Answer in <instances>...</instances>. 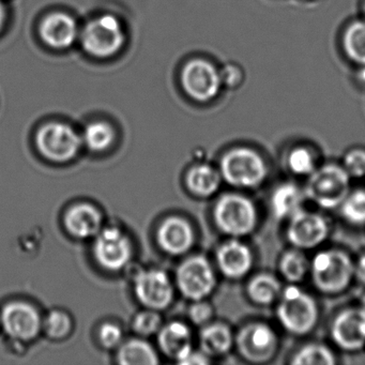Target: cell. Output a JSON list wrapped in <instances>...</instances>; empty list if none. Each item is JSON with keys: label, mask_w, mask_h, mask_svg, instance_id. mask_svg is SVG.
Here are the masks:
<instances>
[{"label": "cell", "mask_w": 365, "mask_h": 365, "mask_svg": "<svg viewBox=\"0 0 365 365\" xmlns=\"http://www.w3.org/2000/svg\"><path fill=\"white\" fill-rule=\"evenodd\" d=\"M309 274L322 294H337L347 289L354 277V262L341 250H324L314 256Z\"/></svg>", "instance_id": "cell-1"}, {"label": "cell", "mask_w": 365, "mask_h": 365, "mask_svg": "<svg viewBox=\"0 0 365 365\" xmlns=\"http://www.w3.org/2000/svg\"><path fill=\"white\" fill-rule=\"evenodd\" d=\"M318 307L311 294L296 284L282 290L277 307V317L287 332L305 335L315 328L318 322Z\"/></svg>", "instance_id": "cell-2"}, {"label": "cell", "mask_w": 365, "mask_h": 365, "mask_svg": "<svg viewBox=\"0 0 365 365\" xmlns=\"http://www.w3.org/2000/svg\"><path fill=\"white\" fill-rule=\"evenodd\" d=\"M217 228L230 238H242L252 234L257 225L255 204L247 196L227 193L217 200L213 209Z\"/></svg>", "instance_id": "cell-3"}, {"label": "cell", "mask_w": 365, "mask_h": 365, "mask_svg": "<svg viewBox=\"0 0 365 365\" xmlns=\"http://www.w3.org/2000/svg\"><path fill=\"white\" fill-rule=\"evenodd\" d=\"M220 173L222 178L239 189H255L268 176V166L264 158L251 148L232 149L221 160Z\"/></svg>", "instance_id": "cell-4"}, {"label": "cell", "mask_w": 365, "mask_h": 365, "mask_svg": "<svg viewBox=\"0 0 365 365\" xmlns=\"http://www.w3.org/2000/svg\"><path fill=\"white\" fill-rule=\"evenodd\" d=\"M349 185L350 176L343 166L327 164L309 175L304 193L307 200L330 210L341 206L349 194Z\"/></svg>", "instance_id": "cell-5"}, {"label": "cell", "mask_w": 365, "mask_h": 365, "mask_svg": "<svg viewBox=\"0 0 365 365\" xmlns=\"http://www.w3.org/2000/svg\"><path fill=\"white\" fill-rule=\"evenodd\" d=\"M125 42V33L118 19L108 14L89 22L82 33L83 48L97 58L114 56Z\"/></svg>", "instance_id": "cell-6"}, {"label": "cell", "mask_w": 365, "mask_h": 365, "mask_svg": "<svg viewBox=\"0 0 365 365\" xmlns=\"http://www.w3.org/2000/svg\"><path fill=\"white\" fill-rule=\"evenodd\" d=\"M239 354L250 363L262 364L273 359L279 349V337L264 322L245 324L235 337Z\"/></svg>", "instance_id": "cell-7"}, {"label": "cell", "mask_w": 365, "mask_h": 365, "mask_svg": "<svg viewBox=\"0 0 365 365\" xmlns=\"http://www.w3.org/2000/svg\"><path fill=\"white\" fill-rule=\"evenodd\" d=\"M36 143L38 150L46 159L65 163L78 155L82 138L69 125L51 123L40 128Z\"/></svg>", "instance_id": "cell-8"}, {"label": "cell", "mask_w": 365, "mask_h": 365, "mask_svg": "<svg viewBox=\"0 0 365 365\" xmlns=\"http://www.w3.org/2000/svg\"><path fill=\"white\" fill-rule=\"evenodd\" d=\"M177 286L185 298L193 301L212 294L217 285V277L209 260L196 255L185 259L179 266L176 277Z\"/></svg>", "instance_id": "cell-9"}, {"label": "cell", "mask_w": 365, "mask_h": 365, "mask_svg": "<svg viewBox=\"0 0 365 365\" xmlns=\"http://www.w3.org/2000/svg\"><path fill=\"white\" fill-rule=\"evenodd\" d=\"M329 232L330 226L324 215L301 209L288 220L286 237L292 247L304 251L322 245Z\"/></svg>", "instance_id": "cell-10"}, {"label": "cell", "mask_w": 365, "mask_h": 365, "mask_svg": "<svg viewBox=\"0 0 365 365\" xmlns=\"http://www.w3.org/2000/svg\"><path fill=\"white\" fill-rule=\"evenodd\" d=\"M93 251L98 264L108 271L121 270L127 267L133 256L131 240L116 227L100 230Z\"/></svg>", "instance_id": "cell-11"}, {"label": "cell", "mask_w": 365, "mask_h": 365, "mask_svg": "<svg viewBox=\"0 0 365 365\" xmlns=\"http://www.w3.org/2000/svg\"><path fill=\"white\" fill-rule=\"evenodd\" d=\"M221 83V76L217 69L211 63L200 59L190 61L181 74L183 89L196 101H210L217 97Z\"/></svg>", "instance_id": "cell-12"}, {"label": "cell", "mask_w": 365, "mask_h": 365, "mask_svg": "<svg viewBox=\"0 0 365 365\" xmlns=\"http://www.w3.org/2000/svg\"><path fill=\"white\" fill-rule=\"evenodd\" d=\"M136 298L150 309H166L174 298V286L170 277L162 270L142 271L134 279Z\"/></svg>", "instance_id": "cell-13"}, {"label": "cell", "mask_w": 365, "mask_h": 365, "mask_svg": "<svg viewBox=\"0 0 365 365\" xmlns=\"http://www.w3.org/2000/svg\"><path fill=\"white\" fill-rule=\"evenodd\" d=\"M335 345L346 351L365 347V307H350L339 312L330 329Z\"/></svg>", "instance_id": "cell-14"}, {"label": "cell", "mask_w": 365, "mask_h": 365, "mask_svg": "<svg viewBox=\"0 0 365 365\" xmlns=\"http://www.w3.org/2000/svg\"><path fill=\"white\" fill-rule=\"evenodd\" d=\"M0 322L12 339L29 341L35 339L41 328V318L33 305L14 302L6 305Z\"/></svg>", "instance_id": "cell-15"}, {"label": "cell", "mask_w": 365, "mask_h": 365, "mask_svg": "<svg viewBox=\"0 0 365 365\" xmlns=\"http://www.w3.org/2000/svg\"><path fill=\"white\" fill-rule=\"evenodd\" d=\"M217 262L224 277L230 279H243L253 268V252L242 241L232 238L217 250Z\"/></svg>", "instance_id": "cell-16"}, {"label": "cell", "mask_w": 365, "mask_h": 365, "mask_svg": "<svg viewBox=\"0 0 365 365\" xmlns=\"http://www.w3.org/2000/svg\"><path fill=\"white\" fill-rule=\"evenodd\" d=\"M158 242L166 253L181 255L190 251L194 243V230L187 220L170 217L158 230Z\"/></svg>", "instance_id": "cell-17"}, {"label": "cell", "mask_w": 365, "mask_h": 365, "mask_svg": "<svg viewBox=\"0 0 365 365\" xmlns=\"http://www.w3.org/2000/svg\"><path fill=\"white\" fill-rule=\"evenodd\" d=\"M40 37L46 46L57 50L70 48L78 38V25L68 14H50L40 25Z\"/></svg>", "instance_id": "cell-18"}, {"label": "cell", "mask_w": 365, "mask_h": 365, "mask_svg": "<svg viewBox=\"0 0 365 365\" xmlns=\"http://www.w3.org/2000/svg\"><path fill=\"white\" fill-rule=\"evenodd\" d=\"M63 223L71 236L91 238L97 236L101 230L102 215L93 205L78 204L67 211Z\"/></svg>", "instance_id": "cell-19"}, {"label": "cell", "mask_w": 365, "mask_h": 365, "mask_svg": "<svg viewBox=\"0 0 365 365\" xmlns=\"http://www.w3.org/2000/svg\"><path fill=\"white\" fill-rule=\"evenodd\" d=\"M159 345L166 356L181 362L193 350L191 331L182 322H170L160 329Z\"/></svg>", "instance_id": "cell-20"}, {"label": "cell", "mask_w": 365, "mask_h": 365, "mask_svg": "<svg viewBox=\"0 0 365 365\" xmlns=\"http://www.w3.org/2000/svg\"><path fill=\"white\" fill-rule=\"evenodd\" d=\"M304 191L292 182H285L275 187L271 194L270 208L277 220H289L292 215L303 209Z\"/></svg>", "instance_id": "cell-21"}, {"label": "cell", "mask_w": 365, "mask_h": 365, "mask_svg": "<svg viewBox=\"0 0 365 365\" xmlns=\"http://www.w3.org/2000/svg\"><path fill=\"white\" fill-rule=\"evenodd\" d=\"M202 352L208 356H224L232 349L235 343L234 334L225 324H207L200 337Z\"/></svg>", "instance_id": "cell-22"}, {"label": "cell", "mask_w": 365, "mask_h": 365, "mask_svg": "<svg viewBox=\"0 0 365 365\" xmlns=\"http://www.w3.org/2000/svg\"><path fill=\"white\" fill-rule=\"evenodd\" d=\"M221 181V173L207 164L194 166L187 175V189L200 197H209L217 193Z\"/></svg>", "instance_id": "cell-23"}, {"label": "cell", "mask_w": 365, "mask_h": 365, "mask_svg": "<svg viewBox=\"0 0 365 365\" xmlns=\"http://www.w3.org/2000/svg\"><path fill=\"white\" fill-rule=\"evenodd\" d=\"M281 282L274 275L259 273L250 279L247 294L250 300L257 305H270L279 300L282 294Z\"/></svg>", "instance_id": "cell-24"}, {"label": "cell", "mask_w": 365, "mask_h": 365, "mask_svg": "<svg viewBox=\"0 0 365 365\" xmlns=\"http://www.w3.org/2000/svg\"><path fill=\"white\" fill-rule=\"evenodd\" d=\"M311 262L307 259L302 250H288L279 262V270L284 279L290 284H298L305 279L309 273Z\"/></svg>", "instance_id": "cell-25"}, {"label": "cell", "mask_w": 365, "mask_h": 365, "mask_svg": "<svg viewBox=\"0 0 365 365\" xmlns=\"http://www.w3.org/2000/svg\"><path fill=\"white\" fill-rule=\"evenodd\" d=\"M118 361L123 365H155L159 362L155 349L140 339L123 344L118 351Z\"/></svg>", "instance_id": "cell-26"}, {"label": "cell", "mask_w": 365, "mask_h": 365, "mask_svg": "<svg viewBox=\"0 0 365 365\" xmlns=\"http://www.w3.org/2000/svg\"><path fill=\"white\" fill-rule=\"evenodd\" d=\"M290 363L294 365H332L336 363V359L332 350L326 345L311 343L302 346L292 356Z\"/></svg>", "instance_id": "cell-27"}, {"label": "cell", "mask_w": 365, "mask_h": 365, "mask_svg": "<svg viewBox=\"0 0 365 365\" xmlns=\"http://www.w3.org/2000/svg\"><path fill=\"white\" fill-rule=\"evenodd\" d=\"M115 140V131L106 123H93L87 125L82 142L93 153L108 150Z\"/></svg>", "instance_id": "cell-28"}, {"label": "cell", "mask_w": 365, "mask_h": 365, "mask_svg": "<svg viewBox=\"0 0 365 365\" xmlns=\"http://www.w3.org/2000/svg\"><path fill=\"white\" fill-rule=\"evenodd\" d=\"M346 52L356 63L365 65V23L356 22L345 34Z\"/></svg>", "instance_id": "cell-29"}, {"label": "cell", "mask_w": 365, "mask_h": 365, "mask_svg": "<svg viewBox=\"0 0 365 365\" xmlns=\"http://www.w3.org/2000/svg\"><path fill=\"white\" fill-rule=\"evenodd\" d=\"M344 219L352 225L365 224V190H356L348 194L341 206Z\"/></svg>", "instance_id": "cell-30"}, {"label": "cell", "mask_w": 365, "mask_h": 365, "mask_svg": "<svg viewBox=\"0 0 365 365\" xmlns=\"http://www.w3.org/2000/svg\"><path fill=\"white\" fill-rule=\"evenodd\" d=\"M287 166L297 176H309L316 170L315 158L305 147H297L288 155Z\"/></svg>", "instance_id": "cell-31"}, {"label": "cell", "mask_w": 365, "mask_h": 365, "mask_svg": "<svg viewBox=\"0 0 365 365\" xmlns=\"http://www.w3.org/2000/svg\"><path fill=\"white\" fill-rule=\"evenodd\" d=\"M44 327L46 333L53 339H63L71 331V318L65 312L54 311L46 317Z\"/></svg>", "instance_id": "cell-32"}, {"label": "cell", "mask_w": 365, "mask_h": 365, "mask_svg": "<svg viewBox=\"0 0 365 365\" xmlns=\"http://www.w3.org/2000/svg\"><path fill=\"white\" fill-rule=\"evenodd\" d=\"M162 318L155 309L140 312L134 318L133 328L142 335H151L161 329Z\"/></svg>", "instance_id": "cell-33"}, {"label": "cell", "mask_w": 365, "mask_h": 365, "mask_svg": "<svg viewBox=\"0 0 365 365\" xmlns=\"http://www.w3.org/2000/svg\"><path fill=\"white\" fill-rule=\"evenodd\" d=\"M344 168L350 177L363 178L365 177V150L354 149L344 158Z\"/></svg>", "instance_id": "cell-34"}, {"label": "cell", "mask_w": 365, "mask_h": 365, "mask_svg": "<svg viewBox=\"0 0 365 365\" xmlns=\"http://www.w3.org/2000/svg\"><path fill=\"white\" fill-rule=\"evenodd\" d=\"M99 339L104 347H117L123 341V331L117 324L106 322L100 327Z\"/></svg>", "instance_id": "cell-35"}, {"label": "cell", "mask_w": 365, "mask_h": 365, "mask_svg": "<svg viewBox=\"0 0 365 365\" xmlns=\"http://www.w3.org/2000/svg\"><path fill=\"white\" fill-rule=\"evenodd\" d=\"M212 314V307L208 303L198 300L195 301V303L190 307L189 317L193 324L202 326V324H206L210 322Z\"/></svg>", "instance_id": "cell-36"}, {"label": "cell", "mask_w": 365, "mask_h": 365, "mask_svg": "<svg viewBox=\"0 0 365 365\" xmlns=\"http://www.w3.org/2000/svg\"><path fill=\"white\" fill-rule=\"evenodd\" d=\"M207 354H205L204 352H195L192 350L182 361H181V364H207L209 362L208 359H207Z\"/></svg>", "instance_id": "cell-37"}, {"label": "cell", "mask_w": 365, "mask_h": 365, "mask_svg": "<svg viewBox=\"0 0 365 365\" xmlns=\"http://www.w3.org/2000/svg\"><path fill=\"white\" fill-rule=\"evenodd\" d=\"M354 277L365 288V253L359 257L358 262H354Z\"/></svg>", "instance_id": "cell-38"}, {"label": "cell", "mask_w": 365, "mask_h": 365, "mask_svg": "<svg viewBox=\"0 0 365 365\" xmlns=\"http://www.w3.org/2000/svg\"><path fill=\"white\" fill-rule=\"evenodd\" d=\"M6 21V8L3 1L0 0V29H3Z\"/></svg>", "instance_id": "cell-39"}, {"label": "cell", "mask_w": 365, "mask_h": 365, "mask_svg": "<svg viewBox=\"0 0 365 365\" xmlns=\"http://www.w3.org/2000/svg\"><path fill=\"white\" fill-rule=\"evenodd\" d=\"M360 76H361V80H362L363 82L365 83V68H364V69L362 70V71H361Z\"/></svg>", "instance_id": "cell-40"}, {"label": "cell", "mask_w": 365, "mask_h": 365, "mask_svg": "<svg viewBox=\"0 0 365 365\" xmlns=\"http://www.w3.org/2000/svg\"><path fill=\"white\" fill-rule=\"evenodd\" d=\"M363 307H365V296L363 297Z\"/></svg>", "instance_id": "cell-41"}]
</instances>
